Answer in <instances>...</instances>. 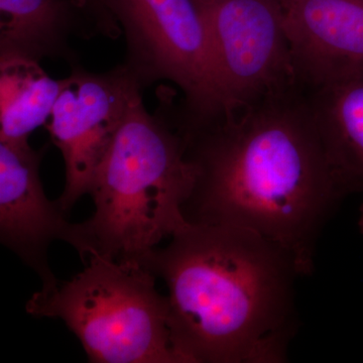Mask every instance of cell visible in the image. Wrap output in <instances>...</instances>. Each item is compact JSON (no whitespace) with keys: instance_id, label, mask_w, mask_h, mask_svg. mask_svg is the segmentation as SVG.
<instances>
[{"instance_id":"6da1fadb","label":"cell","mask_w":363,"mask_h":363,"mask_svg":"<svg viewBox=\"0 0 363 363\" xmlns=\"http://www.w3.org/2000/svg\"><path fill=\"white\" fill-rule=\"evenodd\" d=\"M286 91L189 128L194 188L183 206L192 225L255 231L315 269L318 240L350 192L332 166L307 98Z\"/></svg>"},{"instance_id":"7a4b0ae2","label":"cell","mask_w":363,"mask_h":363,"mask_svg":"<svg viewBox=\"0 0 363 363\" xmlns=\"http://www.w3.org/2000/svg\"><path fill=\"white\" fill-rule=\"evenodd\" d=\"M142 260L169 289L172 343L182 363H283L298 328L297 264L240 227L192 225Z\"/></svg>"},{"instance_id":"3957f363","label":"cell","mask_w":363,"mask_h":363,"mask_svg":"<svg viewBox=\"0 0 363 363\" xmlns=\"http://www.w3.org/2000/svg\"><path fill=\"white\" fill-rule=\"evenodd\" d=\"M166 98L150 113L142 92L136 95L98 167L90 191L94 214L83 222L92 255L140 262L190 226L183 206L197 171Z\"/></svg>"},{"instance_id":"277c9868","label":"cell","mask_w":363,"mask_h":363,"mask_svg":"<svg viewBox=\"0 0 363 363\" xmlns=\"http://www.w3.org/2000/svg\"><path fill=\"white\" fill-rule=\"evenodd\" d=\"M82 272L33 294L26 312L56 318L93 363H182L172 343L167 297L142 262L93 253Z\"/></svg>"},{"instance_id":"5b68a950","label":"cell","mask_w":363,"mask_h":363,"mask_svg":"<svg viewBox=\"0 0 363 363\" xmlns=\"http://www.w3.org/2000/svg\"><path fill=\"white\" fill-rule=\"evenodd\" d=\"M125 39L123 65L140 87L160 81L183 93L186 124L223 114L206 21L196 0H104Z\"/></svg>"},{"instance_id":"8992f818","label":"cell","mask_w":363,"mask_h":363,"mask_svg":"<svg viewBox=\"0 0 363 363\" xmlns=\"http://www.w3.org/2000/svg\"><path fill=\"white\" fill-rule=\"evenodd\" d=\"M206 21L223 113L298 84L279 0H196Z\"/></svg>"},{"instance_id":"52a82bcc","label":"cell","mask_w":363,"mask_h":363,"mask_svg":"<svg viewBox=\"0 0 363 363\" xmlns=\"http://www.w3.org/2000/svg\"><path fill=\"white\" fill-rule=\"evenodd\" d=\"M142 91L123 64L104 73L71 66L45 125L65 162V188L56 203L66 215L90 194L98 167Z\"/></svg>"},{"instance_id":"ba28073f","label":"cell","mask_w":363,"mask_h":363,"mask_svg":"<svg viewBox=\"0 0 363 363\" xmlns=\"http://www.w3.org/2000/svg\"><path fill=\"white\" fill-rule=\"evenodd\" d=\"M48 145L0 142V240L37 272L43 291L58 285L48 262L52 241L70 243L83 262L92 247L84 224L71 223L56 201L48 199L40 177Z\"/></svg>"},{"instance_id":"9c48e42d","label":"cell","mask_w":363,"mask_h":363,"mask_svg":"<svg viewBox=\"0 0 363 363\" xmlns=\"http://www.w3.org/2000/svg\"><path fill=\"white\" fill-rule=\"evenodd\" d=\"M285 21L298 82L315 89L363 68V0H292Z\"/></svg>"},{"instance_id":"30bf717a","label":"cell","mask_w":363,"mask_h":363,"mask_svg":"<svg viewBox=\"0 0 363 363\" xmlns=\"http://www.w3.org/2000/svg\"><path fill=\"white\" fill-rule=\"evenodd\" d=\"M96 35L81 0H0V60L58 59L74 66L78 59L72 38Z\"/></svg>"},{"instance_id":"8fae6325","label":"cell","mask_w":363,"mask_h":363,"mask_svg":"<svg viewBox=\"0 0 363 363\" xmlns=\"http://www.w3.org/2000/svg\"><path fill=\"white\" fill-rule=\"evenodd\" d=\"M307 98L332 166L348 192L363 193V68ZM358 227L363 233V202Z\"/></svg>"},{"instance_id":"7c38bea8","label":"cell","mask_w":363,"mask_h":363,"mask_svg":"<svg viewBox=\"0 0 363 363\" xmlns=\"http://www.w3.org/2000/svg\"><path fill=\"white\" fill-rule=\"evenodd\" d=\"M40 62L0 60V142L26 143L45 125L63 87Z\"/></svg>"},{"instance_id":"4fadbf2b","label":"cell","mask_w":363,"mask_h":363,"mask_svg":"<svg viewBox=\"0 0 363 363\" xmlns=\"http://www.w3.org/2000/svg\"><path fill=\"white\" fill-rule=\"evenodd\" d=\"M81 1L90 11L93 20L96 23L100 35L109 38V39H116L123 33L121 26L105 6L104 0H81Z\"/></svg>"},{"instance_id":"5bb4252c","label":"cell","mask_w":363,"mask_h":363,"mask_svg":"<svg viewBox=\"0 0 363 363\" xmlns=\"http://www.w3.org/2000/svg\"><path fill=\"white\" fill-rule=\"evenodd\" d=\"M279 1L281 2V4H283V6L286 9V7L289 6V4H290L292 0H279Z\"/></svg>"}]
</instances>
